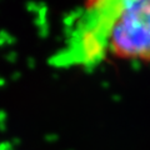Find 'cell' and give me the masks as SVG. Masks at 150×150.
<instances>
[{
    "instance_id": "6da1fadb",
    "label": "cell",
    "mask_w": 150,
    "mask_h": 150,
    "mask_svg": "<svg viewBox=\"0 0 150 150\" xmlns=\"http://www.w3.org/2000/svg\"><path fill=\"white\" fill-rule=\"evenodd\" d=\"M119 0L88 3L65 21L60 45L50 64L60 69H89L108 59L109 35Z\"/></svg>"
},
{
    "instance_id": "7a4b0ae2",
    "label": "cell",
    "mask_w": 150,
    "mask_h": 150,
    "mask_svg": "<svg viewBox=\"0 0 150 150\" xmlns=\"http://www.w3.org/2000/svg\"><path fill=\"white\" fill-rule=\"evenodd\" d=\"M109 58L150 64V0H119L110 28Z\"/></svg>"
}]
</instances>
